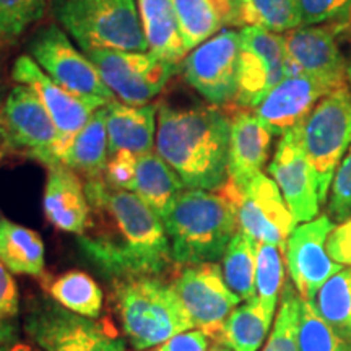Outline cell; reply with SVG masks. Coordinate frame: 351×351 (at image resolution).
<instances>
[{
    "label": "cell",
    "instance_id": "obj_10",
    "mask_svg": "<svg viewBox=\"0 0 351 351\" xmlns=\"http://www.w3.org/2000/svg\"><path fill=\"white\" fill-rule=\"evenodd\" d=\"M29 52L57 85L78 98L106 104L117 101L90 57L78 51L59 26L51 25L43 28L33 39Z\"/></svg>",
    "mask_w": 351,
    "mask_h": 351
},
{
    "label": "cell",
    "instance_id": "obj_41",
    "mask_svg": "<svg viewBox=\"0 0 351 351\" xmlns=\"http://www.w3.org/2000/svg\"><path fill=\"white\" fill-rule=\"evenodd\" d=\"M19 289L13 282L10 270L0 262V317H15L19 314Z\"/></svg>",
    "mask_w": 351,
    "mask_h": 351
},
{
    "label": "cell",
    "instance_id": "obj_19",
    "mask_svg": "<svg viewBox=\"0 0 351 351\" xmlns=\"http://www.w3.org/2000/svg\"><path fill=\"white\" fill-rule=\"evenodd\" d=\"M330 90L302 73H288L252 109L274 135H285L300 125Z\"/></svg>",
    "mask_w": 351,
    "mask_h": 351
},
{
    "label": "cell",
    "instance_id": "obj_5",
    "mask_svg": "<svg viewBox=\"0 0 351 351\" xmlns=\"http://www.w3.org/2000/svg\"><path fill=\"white\" fill-rule=\"evenodd\" d=\"M52 12L83 52H148L137 0H52Z\"/></svg>",
    "mask_w": 351,
    "mask_h": 351
},
{
    "label": "cell",
    "instance_id": "obj_8",
    "mask_svg": "<svg viewBox=\"0 0 351 351\" xmlns=\"http://www.w3.org/2000/svg\"><path fill=\"white\" fill-rule=\"evenodd\" d=\"M0 138L10 150L47 168L60 165L62 138L49 112L28 86L16 83L0 106Z\"/></svg>",
    "mask_w": 351,
    "mask_h": 351
},
{
    "label": "cell",
    "instance_id": "obj_40",
    "mask_svg": "<svg viewBox=\"0 0 351 351\" xmlns=\"http://www.w3.org/2000/svg\"><path fill=\"white\" fill-rule=\"evenodd\" d=\"M326 247L333 262L351 267V218L333 228L327 238Z\"/></svg>",
    "mask_w": 351,
    "mask_h": 351
},
{
    "label": "cell",
    "instance_id": "obj_28",
    "mask_svg": "<svg viewBox=\"0 0 351 351\" xmlns=\"http://www.w3.org/2000/svg\"><path fill=\"white\" fill-rule=\"evenodd\" d=\"M275 309H271L256 296L236 307L223 326L218 343L232 351H258L269 335Z\"/></svg>",
    "mask_w": 351,
    "mask_h": 351
},
{
    "label": "cell",
    "instance_id": "obj_39",
    "mask_svg": "<svg viewBox=\"0 0 351 351\" xmlns=\"http://www.w3.org/2000/svg\"><path fill=\"white\" fill-rule=\"evenodd\" d=\"M137 160L138 156L129 152H119L109 155L106 169H104V181H106L108 186L132 192Z\"/></svg>",
    "mask_w": 351,
    "mask_h": 351
},
{
    "label": "cell",
    "instance_id": "obj_26",
    "mask_svg": "<svg viewBox=\"0 0 351 351\" xmlns=\"http://www.w3.org/2000/svg\"><path fill=\"white\" fill-rule=\"evenodd\" d=\"M186 189L178 173L156 152L138 156L132 192L163 218L173 200Z\"/></svg>",
    "mask_w": 351,
    "mask_h": 351
},
{
    "label": "cell",
    "instance_id": "obj_17",
    "mask_svg": "<svg viewBox=\"0 0 351 351\" xmlns=\"http://www.w3.org/2000/svg\"><path fill=\"white\" fill-rule=\"evenodd\" d=\"M12 78L19 85L33 90L54 121L62 138V152L70 140L80 132L99 108L108 106L101 101L83 99L57 85L36 64L32 56H20L12 69ZM62 155V153H60Z\"/></svg>",
    "mask_w": 351,
    "mask_h": 351
},
{
    "label": "cell",
    "instance_id": "obj_31",
    "mask_svg": "<svg viewBox=\"0 0 351 351\" xmlns=\"http://www.w3.org/2000/svg\"><path fill=\"white\" fill-rule=\"evenodd\" d=\"M46 288L52 300L72 313L90 319H98L101 315L103 291L90 275L78 270L67 271L57 276Z\"/></svg>",
    "mask_w": 351,
    "mask_h": 351
},
{
    "label": "cell",
    "instance_id": "obj_46",
    "mask_svg": "<svg viewBox=\"0 0 351 351\" xmlns=\"http://www.w3.org/2000/svg\"><path fill=\"white\" fill-rule=\"evenodd\" d=\"M341 26H345V28H351V12H350V15L346 16V20L343 21V23H341Z\"/></svg>",
    "mask_w": 351,
    "mask_h": 351
},
{
    "label": "cell",
    "instance_id": "obj_11",
    "mask_svg": "<svg viewBox=\"0 0 351 351\" xmlns=\"http://www.w3.org/2000/svg\"><path fill=\"white\" fill-rule=\"evenodd\" d=\"M231 197L238 212V228L256 243H269L283 247L298 223L274 179L263 173L238 187L231 179L221 186Z\"/></svg>",
    "mask_w": 351,
    "mask_h": 351
},
{
    "label": "cell",
    "instance_id": "obj_34",
    "mask_svg": "<svg viewBox=\"0 0 351 351\" xmlns=\"http://www.w3.org/2000/svg\"><path fill=\"white\" fill-rule=\"evenodd\" d=\"M300 311L301 298L295 285H285L274 330L262 351H300Z\"/></svg>",
    "mask_w": 351,
    "mask_h": 351
},
{
    "label": "cell",
    "instance_id": "obj_38",
    "mask_svg": "<svg viewBox=\"0 0 351 351\" xmlns=\"http://www.w3.org/2000/svg\"><path fill=\"white\" fill-rule=\"evenodd\" d=\"M296 3L302 26H315L337 19L343 23L351 12V0H296Z\"/></svg>",
    "mask_w": 351,
    "mask_h": 351
},
{
    "label": "cell",
    "instance_id": "obj_32",
    "mask_svg": "<svg viewBox=\"0 0 351 351\" xmlns=\"http://www.w3.org/2000/svg\"><path fill=\"white\" fill-rule=\"evenodd\" d=\"M314 304L319 314L351 341V267L341 269L320 288Z\"/></svg>",
    "mask_w": 351,
    "mask_h": 351
},
{
    "label": "cell",
    "instance_id": "obj_27",
    "mask_svg": "<svg viewBox=\"0 0 351 351\" xmlns=\"http://www.w3.org/2000/svg\"><path fill=\"white\" fill-rule=\"evenodd\" d=\"M0 262L12 274L44 280V243L29 228L0 217Z\"/></svg>",
    "mask_w": 351,
    "mask_h": 351
},
{
    "label": "cell",
    "instance_id": "obj_29",
    "mask_svg": "<svg viewBox=\"0 0 351 351\" xmlns=\"http://www.w3.org/2000/svg\"><path fill=\"white\" fill-rule=\"evenodd\" d=\"M232 25L283 34L302 21L296 0H234Z\"/></svg>",
    "mask_w": 351,
    "mask_h": 351
},
{
    "label": "cell",
    "instance_id": "obj_44",
    "mask_svg": "<svg viewBox=\"0 0 351 351\" xmlns=\"http://www.w3.org/2000/svg\"><path fill=\"white\" fill-rule=\"evenodd\" d=\"M0 351H38V350L26 343H20V341H10V343L0 346Z\"/></svg>",
    "mask_w": 351,
    "mask_h": 351
},
{
    "label": "cell",
    "instance_id": "obj_15",
    "mask_svg": "<svg viewBox=\"0 0 351 351\" xmlns=\"http://www.w3.org/2000/svg\"><path fill=\"white\" fill-rule=\"evenodd\" d=\"M328 215L295 228L287 243V263L291 282L304 301H314L320 288L343 265L333 262L327 254V238L333 230Z\"/></svg>",
    "mask_w": 351,
    "mask_h": 351
},
{
    "label": "cell",
    "instance_id": "obj_1",
    "mask_svg": "<svg viewBox=\"0 0 351 351\" xmlns=\"http://www.w3.org/2000/svg\"><path fill=\"white\" fill-rule=\"evenodd\" d=\"M90 225L78 245L101 274L114 280L160 276L173 265L161 218L137 194L108 186L104 178L85 182Z\"/></svg>",
    "mask_w": 351,
    "mask_h": 351
},
{
    "label": "cell",
    "instance_id": "obj_43",
    "mask_svg": "<svg viewBox=\"0 0 351 351\" xmlns=\"http://www.w3.org/2000/svg\"><path fill=\"white\" fill-rule=\"evenodd\" d=\"M15 339V327L10 322V319L0 317V346L10 343Z\"/></svg>",
    "mask_w": 351,
    "mask_h": 351
},
{
    "label": "cell",
    "instance_id": "obj_25",
    "mask_svg": "<svg viewBox=\"0 0 351 351\" xmlns=\"http://www.w3.org/2000/svg\"><path fill=\"white\" fill-rule=\"evenodd\" d=\"M173 5L189 52L232 25L234 0H173Z\"/></svg>",
    "mask_w": 351,
    "mask_h": 351
},
{
    "label": "cell",
    "instance_id": "obj_36",
    "mask_svg": "<svg viewBox=\"0 0 351 351\" xmlns=\"http://www.w3.org/2000/svg\"><path fill=\"white\" fill-rule=\"evenodd\" d=\"M46 13V0H0V47L23 36Z\"/></svg>",
    "mask_w": 351,
    "mask_h": 351
},
{
    "label": "cell",
    "instance_id": "obj_13",
    "mask_svg": "<svg viewBox=\"0 0 351 351\" xmlns=\"http://www.w3.org/2000/svg\"><path fill=\"white\" fill-rule=\"evenodd\" d=\"M171 287L186 306L194 328L218 341L226 319L241 302L239 296L226 285L218 263L184 265L171 282Z\"/></svg>",
    "mask_w": 351,
    "mask_h": 351
},
{
    "label": "cell",
    "instance_id": "obj_33",
    "mask_svg": "<svg viewBox=\"0 0 351 351\" xmlns=\"http://www.w3.org/2000/svg\"><path fill=\"white\" fill-rule=\"evenodd\" d=\"M300 351H351V341L319 314L314 301L301 300Z\"/></svg>",
    "mask_w": 351,
    "mask_h": 351
},
{
    "label": "cell",
    "instance_id": "obj_42",
    "mask_svg": "<svg viewBox=\"0 0 351 351\" xmlns=\"http://www.w3.org/2000/svg\"><path fill=\"white\" fill-rule=\"evenodd\" d=\"M208 340L204 332L189 330L158 345L155 351H208Z\"/></svg>",
    "mask_w": 351,
    "mask_h": 351
},
{
    "label": "cell",
    "instance_id": "obj_30",
    "mask_svg": "<svg viewBox=\"0 0 351 351\" xmlns=\"http://www.w3.org/2000/svg\"><path fill=\"white\" fill-rule=\"evenodd\" d=\"M257 243L238 231L223 254L225 282L241 301H251L257 296L256 289Z\"/></svg>",
    "mask_w": 351,
    "mask_h": 351
},
{
    "label": "cell",
    "instance_id": "obj_20",
    "mask_svg": "<svg viewBox=\"0 0 351 351\" xmlns=\"http://www.w3.org/2000/svg\"><path fill=\"white\" fill-rule=\"evenodd\" d=\"M230 114V158L228 179L238 187L262 173L269 158L274 134L258 119L252 109L234 108Z\"/></svg>",
    "mask_w": 351,
    "mask_h": 351
},
{
    "label": "cell",
    "instance_id": "obj_23",
    "mask_svg": "<svg viewBox=\"0 0 351 351\" xmlns=\"http://www.w3.org/2000/svg\"><path fill=\"white\" fill-rule=\"evenodd\" d=\"M109 160L106 106L99 108L85 127L70 140L60 155V165L67 166L86 181L104 178Z\"/></svg>",
    "mask_w": 351,
    "mask_h": 351
},
{
    "label": "cell",
    "instance_id": "obj_4",
    "mask_svg": "<svg viewBox=\"0 0 351 351\" xmlns=\"http://www.w3.org/2000/svg\"><path fill=\"white\" fill-rule=\"evenodd\" d=\"M114 304L135 350L153 348L179 333L194 330L181 298L160 276L114 280Z\"/></svg>",
    "mask_w": 351,
    "mask_h": 351
},
{
    "label": "cell",
    "instance_id": "obj_47",
    "mask_svg": "<svg viewBox=\"0 0 351 351\" xmlns=\"http://www.w3.org/2000/svg\"><path fill=\"white\" fill-rule=\"evenodd\" d=\"M0 106H2V104H0Z\"/></svg>",
    "mask_w": 351,
    "mask_h": 351
},
{
    "label": "cell",
    "instance_id": "obj_18",
    "mask_svg": "<svg viewBox=\"0 0 351 351\" xmlns=\"http://www.w3.org/2000/svg\"><path fill=\"white\" fill-rule=\"evenodd\" d=\"M269 173L296 223H307L317 218L320 207L317 174L307 160L295 130L282 135Z\"/></svg>",
    "mask_w": 351,
    "mask_h": 351
},
{
    "label": "cell",
    "instance_id": "obj_37",
    "mask_svg": "<svg viewBox=\"0 0 351 351\" xmlns=\"http://www.w3.org/2000/svg\"><path fill=\"white\" fill-rule=\"evenodd\" d=\"M327 215L332 221L343 223L351 218V148L333 174Z\"/></svg>",
    "mask_w": 351,
    "mask_h": 351
},
{
    "label": "cell",
    "instance_id": "obj_6",
    "mask_svg": "<svg viewBox=\"0 0 351 351\" xmlns=\"http://www.w3.org/2000/svg\"><path fill=\"white\" fill-rule=\"evenodd\" d=\"M307 160L314 166L319 182V199L324 204L333 174L351 147V90L343 85L324 96L309 116L296 125Z\"/></svg>",
    "mask_w": 351,
    "mask_h": 351
},
{
    "label": "cell",
    "instance_id": "obj_22",
    "mask_svg": "<svg viewBox=\"0 0 351 351\" xmlns=\"http://www.w3.org/2000/svg\"><path fill=\"white\" fill-rule=\"evenodd\" d=\"M158 108L129 106L114 101L106 106L109 155L129 152L142 156L155 152Z\"/></svg>",
    "mask_w": 351,
    "mask_h": 351
},
{
    "label": "cell",
    "instance_id": "obj_2",
    "mask_svg": "<svg viewBox=\"0 0 351 351\" xmlns=\"http://www.w3.org/2000/svg\"><path fill=\"white\" fill-rule=\"evenodd\" d=\"M230 132V114L215 104L191 108L161 104L155 148L186 189L217 191L228 181Z\"/></svg>",
    "mask_w": 351,
    "mask_h": 351
},
{
    "label": "cell",
    "instance_id": "obj_12",
    "mask_svg": "<svg viewBox=\"0 0 351 351\" xmlns=\"http://www.w3.org/2000/svg\"><path fill=\"white\" fill-rule=\"evenodd\" d=\"M238 67L239 32L225 28L189 52L179 69L197 93L221 108L234 103Z\"/></svg>",
    "mask_w": 351,
    "mask_h": 351
},
{
    "label": "cell",
    "instance_id": "obj_24",
    "mask_svg": "<svg viewBox=\"0 0 351 351\" xmlns=\"http://www.w3.org/2000/svg\"><path fill=\"white\" fill-rule=\"evenodd\" d=\"M148 52L169 64L181 65L189 51L176 16L173 0H137Z\"/></svg>",
    "mask_w": 351,
    "mask_h": 351
},
{
    "label": "cell",
    "instance_id": "obj_9",
    "mask_svg": "<svg viewBox=\"0 0 351 351\" xmlns=\"http://www.w3.org/2000/svg\"><path fill=\"white\" fill-rule=\"evenodd\" d=\"M85 54L116 99L129 106H147L152 103L181 67L152 52L91 49Z\"/></svg>",
    "mask_w": 351,
    "mask_h": 351
},
{
    "label": "cell",
    "instance_id": "obj_45",
    "mask_svg": "<svg viewBox=\"0 0 351 351\" xmlns=\"http://www.w3.org/2000/svg\"><path fill=\"white\" fill-rule=\"evenodd\" d=\"M208 351H232V350H231V348H228L226 345H223V343H218V341H217V343L210 346Z\"/></svg>",
    "mask_w": 351,
    "mask_h": 351
},
{
    "label": "cell",
    "instance_id": "obj_35",
    "mask_svg": "<svg viewBox=\"0 0 351 351\" xmlns=\"http://www.w3.org/2000/svg\"><path fill=\"white\" fill-rule=\"evenodd\" d=\"M283 252L280 245L269 243H257V267H256V289L257 298L263 304L275 309L280 291L283 289L285 270Z\"/></svg>",
    "mask_w": 351,
    "mask_h": 351
},
{
    "label": "cell",
    "instance_id": "obj_7",
    "mask_svg": "<svg viewBox=\"0 0 351 351\" xmlns=\"http://www.w3.org/2000/svg\"><path fill=\"white\" fill-rule=\"evenodd\" d=\"M25 330L44 351H125V341L109 320L83 317L54 300L34 302Z\"/></svg>",
    "mask_w": 351,
    "mask_h": 351
},
{
    "label": "cell",
    "instance_id": "obj_21",
    "mask_svg": "<svg viewBox=\"0 0 351 351\" xmlns=\"http://www.w3.org/2000/svg\"><path fill=\"white\" fill-rule=\"evenodd\" d=\"M44 213L57 230L82 236L90 225L91 207L82 178L64 165L49 168L44 189Z\"/></svg>",
    "mask_w": 351,
    "mask_h": 351
},
{
    "label": "cell",
    "instance_id": "obj_14",
    "mask_svg": "<svg viewBox=\"0 0 351 351\" xmlns=\"http://www.w3.org/2000/svg\"><path fill=\"white\" fill-rule=\"evenodd\" d=\"M289 73L283 34L262 28L239 32L238 93L234 108L254 109Z\"/></svg>",
    "mask_w": 351,
    "mask_h": 351
},
{
    "label": "cell",
    "instance_id": "obj_16",
    "mask_svg": "<svg viewBox=\"0 0 351 351\" xmlns=\"http://www.w3.org/2000/svg\"><path fill=\"white\" fill-rule=\"evenodd\" d=\"M289 73H302L333 91L348 85L351 67L327 26H298L283 33Z\"/></svg>",
    "mask_w": 351,
    "mask_h": 351
},
{
    "label": "cell",
    "instance_id": "obj_3",
    "mask_svg": "<svg viewBox=\"0 0 351 351\" xmlns=\"http://www.w3.org/2000/svg\"><path fill=\"white\" fill-rule=\"evenodd\" d=\"M161 221L179 267L218 261L239 231L236 205L223 187L184 189Z\"/></svg>",
    "mask_w": 351,
    "mask_h": 351
}]
</instances>
